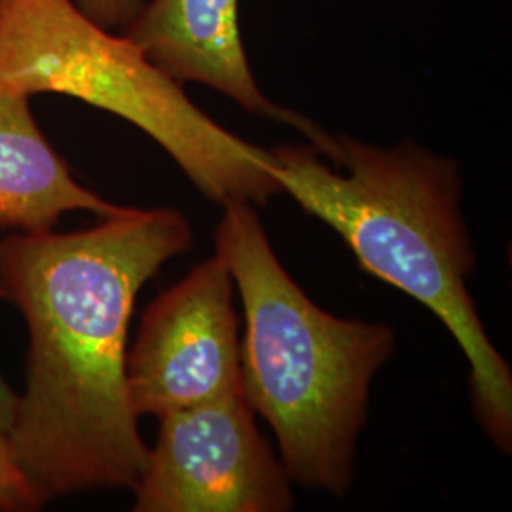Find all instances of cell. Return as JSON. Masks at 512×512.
<instances>
[{
	"label": "cell",
	"instance_id": "cell-1",
	"mask_svg": "<svg viewBox=\"0 0 512 512\" xmlns=\"http://www.w3.org/2000/svg\"><path fill=\"white\" fill-rule=\"evenodd\" d=\"M192 245L177 209H131L71 234L0 241V294L23 311L27 387L6 433L44 505L90 490H135L150 450L129 401V319L139 291Z\"/></svg>",
	"mask_w": 512,
	"mask_h": 512
},
{
	"label": "cell",
	"instance_id": "cell-2",
	"mask_svg": "<svg viewBox=\"0 0 512 512\" xmlns=\"http://www.w3.org/2000/svg\"><path fill=\"white\" fill-rule=\"evenodd\" d=\"M283 192L348 243L359 266L433 311L471 365L473 414L503 454L512 448V372L495 349L467 277L475 249L461 213L454 160L406 141L378 148L334 137L329 160L317 148H272Z\"/></svg>",
	"mask_w": 512,
	"mask_h": 512
},
{
	"label": "cell",
	"instance_id": "cell-3",
	"mask_svg": "<svg viewBox=\"0 0 512 512\" xmlns=\"http://www.w3.org/2000/svg\"><path fill=\"white\" fill-rule=\"evenodd\" d=\"M222 207L215 255L232 274L247 321L241 391L274 429L289 478L344 497L370 385L395 351V330L313 304L275 256L253 203Z\"/></svg>",
	"mask_w": 512,
	"mask_h": 512
},
{
	"label": "cell",
	"instance_id": "cell-4",
	"mask_svg": "<svg viewBox=\"0 0 512 512\" xmlns=\"http://www.w3.org/2000/svg\"><path fill=\"white\" fill-rule=\"evenodd\" d=\"M0 90L59 93L143 129L211 202L264 205L281 186L270 150L222 128L131 38L74 0H0Z\"/></svg>",
	"mask_w": 512,
	"mask_h": 512
},
{
	"label": "cell",
	"instance_id": "cell-5",
	"mask_svg": "<svg viewBox=\"0 0 512 512\" xmlns=\"http://www.w3.org/2000/svg\"><path fill=\"white\" fill-rule=\"evenodd\" d=\"M145 475L137 512H287L291 478L256 429L243 391L167 414Z\"/></svg>",
	"mask_w": 512,
	"mask_h": 512
},
{
	"label": "cell",
	"instance_id": "cell-6",
	"mask_svg": "<svg viewBox=\"0 0 512 512\" xmlns=\"http://www.w3.org/2000/svg\"><path fill=\"white\" fill-rule=\"evenodd\" d=\"M232 289V274L215 255L148 306L126 359L139 418H164L241 391Z\"/></svg>",
	"mask_w": 512,
	"mask_h": 512
},
{
	"label": "cell",
	"instance_id": "cell-7",
	"mask_svg": "<svg viewBox=\"0 0 512 512\" xmlns=\"http://www.w3.org/2000/svg\"><path fill=\"white\" fill-rule=\"evenodd\" d=\"M124 35L177 82H198L241 109L300 129L313 147L330 135L293 110L277 107L256 86L239 37L238 0H150Z\"/></svg>",
	"mask_w": 512,
	"mask_h": 512
},
{
	"label": "cell",
	"instance_id": "cell-8",
	"mask_svg": "<svg viewBox=\"0 0 512 512\" xmlns=\"http://www.w3.org/2000/svg\"><path fill=\"white\" fill-rule=\"evenodd\" d=\"M27 95L0 90V226L48 232L67 211L109 217L122 209L74 181L42 135Z\"/></svg>",
	"mask_w": 512,
	"mask_h": 512
},
{
	"label": "cell",
	"instance_id": "cell-9",
	"mask_svg": "<svg viewBox=\"0 0 512 512\" xmlns=\"http://www.w3.org/2000/svg\"><path fill=\"white\" fill-rule=\"evenodd\" d=\"M40 505L14 459L6 433L0 431V511H37Z\"/></svg>",
	"mask_w": 512,
	"mask_h": 512
},
{
	"label": "cell",
	"instance_id": "cell-10",
	"mask_svg": "<svg viewBox=\"0 0 512 512\" xmlns=\"http://www.w3.org/2000/svg\"><path fill=\"white\" fill-rule=\"evenodd\" d=\"M74 4L97 25L114 31L126 29L143 8V0H74Z\"/></svg>",
	"mask_w": 512,
	"mask_h": 512
},
{
	"label": "cell",
	"instance_id": "cell-11",
	"mask_svg": "<svg viewBox=\"0 0 512 512\" xmlns=\"http://www.w3.org/2000/svg\"><path fill=\"white\" fill-rule=\"evenodd\" d=\"M19 395H16L10 385L4 382V378L0 376V431L8 433L12 421H14V414L18 408Z\"/></svg>",
	"mask_w": 512,
	"mask_h": 512
}]
</instances>
